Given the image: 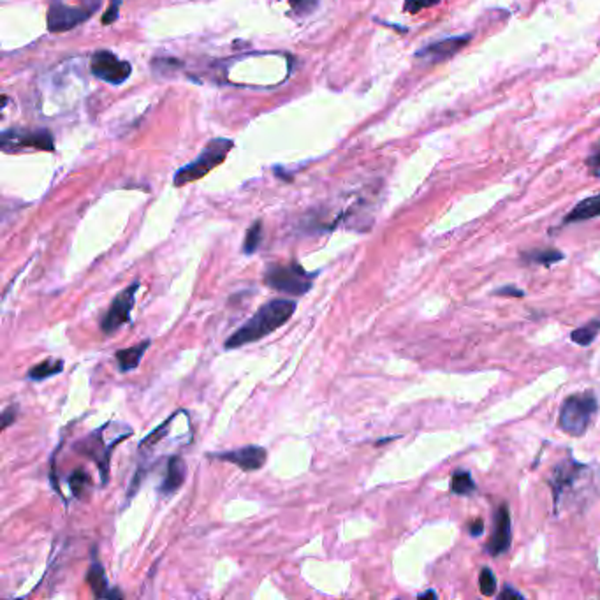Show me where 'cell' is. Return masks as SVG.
<instances>
[{
	"label": "cell",
	"mask_w": 600,
	"mask_h": 600,
	"mask_svg": "<svg viewBox=\"0 0 600 600\" xmlns=\"http://www.w3.org/2000/svg\"><path fill=\"white\" fill-rule=\"evenodd\" d=\"M523 257H525L528 263L546 264V266H549V264H555V263H558V261H562L563 254L556 249H542V250L539 249V250H534V252L525 254Z\"/></svg>",
	"instance_id": "cell-22"
},
{
	"label": "cell",
	"mask_w": 600,
	"mask_h": 600,
	"mask_svg": "<svg viewBox=\"0 0 600 600\" xmlns=\"http://www.w3.org/2000/svg\"><path fill=\"white\" fill-rule=\"evenodd\" d=\"M479 586H481V593L486 597L495 595V590H497V579L493 576V572L489 569H482L481 576H479Z\"/></svg>",
	"instance_id": "cell-25"
},
{
	"label": "cell",
	"mask_w": 600,
	"mask_h": 600,
	"mask_svg": "<svg viewBox=\"0 0 600 600\" xmlns=\"http://www.w3.org/2000/svg\"><path fill=\"white\" fill-rule=\"evenodd\" d=\"M511 514H509L507 505H500L497 514H495V528H493V535L488 544L489 555L498 556L504 551H507L509 546H511Z\"/></svg>",
	"instance_id": "cell-12"
},
{
	"label": "cell",
	"mask_w": 600,
	"mask_h": 600,
	"mask_svg": "<svg viewBox=\"0 0 600 600\" xmlns=\"http://www.w3.org/2000/svg\"><path fill=\"white\" fill-rule=\"evenodd\" d=\"M597 412V400L592 393H579L565 398L560 408L558 424L565 433L581 437L586 433L593 414Z\"/></svg>",
	"instance_id": "cell-5"
},
{
	"label": "cell",
	"mask_w": 600,
	"mask_h": 600,
	"mask_svg": "<svg viewBox=\"0 0 600 600\" xmlns=\"http://www.w3.org/2000/svg\"><path fill=\"white\" fill-rule=\"evenodd\" d=\"M482 532H484V523H482V519H475V521L470 523V534L474 535V537L482 535Z\"/></svg>",
	"instance_id": "cell-32"
},
{
	"label": "cell",
	"mask_w": 600,
	"mask_h": 600,
	"mask_svg": "<svg viewBox=\"0 0 600 600\" xmlns=\"http://www.w3.org/2000/svg\"><path fill=\"white\" fill-rule=\"evenodd\" d=\"M588 166H590V169L593 171V173H600V145L597 146L595 152L590 155Z\"/></svg>",
	"instance_id": "cell-30"
},
{
	"label": "cell",
	"mask_w": 600,
	"mask_h": 600,
	"mask_svg": "<svg viewBox=\"0 0 600 600\" xmlns=\"http://www.w3.org/2000/svg\"><path fill=\"white\" fill-rule=\"evenodd\" d=\"M500 599H523V595L516 592V590H512L511 586H505L500 592Z\"/></svg>",
	"instance_id": "cell-33"
},
{
	"label": "cell",
	"mask_w": 600,
	"mask_h": 600,
	"mask_svg": "<svg viewBox=\"0 0 600 600\" xmlns=\"http://www.w3.org/2000/svg\"><path fill=\"white\" fill-rule=\"evenodd\" d=\"M600 217V194L599 196H592L588 199L579 201L574 206V210L565 217L563 222L565 224H574V222H585V220L595 219Z\"/></svg>",
	"instance_id": "cell-17"
},
{
	"label": "cell",
	"mask_w": 600,
	"mask_h": 600,
	"mask_svg": "<svg viewBox=\"0 0 600 600\" xmlns=\"http://www.w3.org/2000/svg\"><path fill=\"white\" fill-rule=\"evenodd\" d=\"M150 347V340L141 341V344L134 345V347L122 348V351L116 352V363H118L120 371H132L139 367L141 360L146 354Z\"/></svg>",
	"instance_id": "cell-16"
},
{
	"label": "cell",
	"mask_w": 600,
	"mask_h": 600,
	"mask_svg": "<svg viewBox=\"0 0 600 600\" xmlns=\"http://www.w3.org/2000/svg\"><path fill=\"white\" fill-rule=\"evenodd\" d=\"M583 470H585V467H583L581 463H578V461L572 460V458H569V460H565L555 468L551 479L555 504H560V498H562L563 491L574 484L576 479L579 477V474H581Z\"/></svg>",
	"instance_id": "cell-13"
},
{
	"label": "cell",
	"mask_w": 600,
	"mask_h": 600,
	"mask_svg": "<svg viewBox=\"0 0 600 600\" xmlns=\"http://www.w3.org/2000/svg\"><path fill=\"white\" fill-rule=\"evenodd\" d=\"M120 6H122V0H111V4H109V9L106 13H104V16H102V23H104V25H109V23L116 22V18H118Z\"/></svg>",
	"instance_id": "cell-29"
},
{
	"label": "cell",
	"mask_w": 600,
	"mask_h": 600,
	"mask_svg": "<svg viewBox=\"0 0 600 600\" xmlns=\"http://www.w3.org/2000/svg\"><path fill=\"white\" fill-rule=\"evenodd\" d=\"M475 489V482L472 475L465 470L454 472L451 479V491L456 495H470Z\"/></svg>",
	"instance_id": "cell-23"
},
{
	"label": "cell",
	"mask_w": 600,
	"mask_h": 600,
	"mask_svg": "<svg viewBox=\"0 0 600 600\" xmlns=\"http://www.w3.org/2000/svg\"><path fill=\"white\" fill-rule=\"evenodd\" d=\"M139 282H134L132 286L125 287L120 291L115 298H113L109 310L104 315L102 323H100V330L104 334L116 333L123 324L130 323V315H132L134 303H136V294L139 291Z\"/></svg>",
	"instance_id": "cell-7"
},
{
	"label": "cell",
	"mask_w": 600,
	"mask_h": 600,
	"mask_svg": "<svg viewBox=\"0 0 600 600\" xmlns=\"http://www.w3.org/2000/svg\"><path fill=\"white\" fill-rule=\"evenodd\" d=\"M210 460L226 461V463L236 465L240 470L243 472H254L264 467L268 460V451L261 445H245V447L233 449V451H222V452H208Z\"/></svg>",
	"instance_id": "cell-9"
},
{
	"label": "cell",
	"mask_w": 600,
	"mask_h": 600,
	"mask_svg": "<svg viewBox=\"0 0 600 600\" xmlns=\"http://www.w3.org/2000/svg\"><path fill=\"white\" fill-rule=\"evenodd\" d=\"M18 412H20V408L16 403L9 405L8 408H4V412H2V430H6L9 424H13V422L18 419Z\"/></svg>",
	"instance_id": "cell-28"
},
{
	"label": "cell",
	"mask_w": 600,
	"mask_h": 600,
	"mask_svg": "<svg viewBox=\"0 0 600 600\" xmlns=\"http://www.w3.org/2000/svg\"><path fill=\"white\" fill-rule=\"evenodd\" d=\"M470 39V33L442 39V41L431 43V45H426L422 49H419V52L415 53V56L422 60H428V62H442V60L451 59V56H454L460 49H463Z\"/></svg>",
	"instance_id": "cell-11"
},
{
	"label": "cell",
	"mask_w": 600,
	"mask_h": 600,
	"mask_svg": "<svg viewBox=\"0 0 600 600\" xmlns=\"http://www.w3.org/2000/svg\"><path fill=\"white\" fill-rule=\"evenodd\" d=\"M90 69H92L93 76H97L102 82L109 83V85H122L130 76L132 67L129 62L120 60L115 53L100 49V52L93 53Z\"/></svg>",
	"instance_id": "cell-8"
},
{
	"label": "cell",
	"mask_w": 600,
	"mask_h": 600,
	"mask_svg": "<svg viewBox=\"0 0 600 600\" xmlns=\"http://www.w3.org/2000/svg\"><path fill=\"white\" fill-rule=\"evenodd\" d=\"M599 331H600V319H595V321H592V323L586 324V326L572 331L571 338H572V341H574V344L586 347V345H590L593 340H595L597 334H599Z\"/></svg>",
	"instance_id": "cell-21"
},
{
	"label": "cell",
	"mask_w": 600,
	"mask_h": 600,
	"mask_svg": "<svg viewBox=\"0 0 600 600\" xmlns=\"http://www.w3.org/2000/svg\"><path fill=\"white\" fill-rule=\"evenodd\" d=\"M63 371V361L60 357H48V360L41 361V363L33 364L29 371H26V378L36 382L46 380L49 377L62 374Z\"/></svg>",
	"instance_id": "cell-18"
},
{
	"label": "cell",
	"mask_w": 600,
	"mask_h": 600,
	"mask_svg": "<svg viewBox=\"0 0 600 600\" xmlns=\"http://www.w3.org/2000/svg\"><path fill=\"white\" fill-rule=\"evenodd\" d=\"M263 241V222L256 220V222L250 226V229L245 234L243 241V254L245 256H252L259 250V245Z\"/></svg>",
	"instance_id": "cell-20"
},
{
	"label": "cell",
	"mask_w": 600,
	"mask_h": 600,
	"mask_svg": "<svg viewBox=\"0 0 600 600\" xmlns=\"http://www.w3.org/2000/svg\"><path fill=\"white\" fill-rule=\"evenodd\" d=\"M187 477V465L180 456H171L167 461V472L164 477L162 484H160L159 491L164 497H169L173 493L178 491L182 484L185 482Z\"/></svg>",
	"instance_id": "cell-14"
},
{
	"label": "cell",
	"mask_w": 600,
	"mask_h": 600,
	"mask_svg": "<svg viewBox=\"0 0 600 600\" xmlns=\"http://www.w3.org/2000/svg\"><path fill=\"white\" fill-rule=\"evenodd\" d=\"M86 583H89V586L92 588L93 595L97 599H122L123 597L122 592L109 588L102 563L97 562V560H93L92 565H90L89 574H86Z\"/></svg>",
	"instance_id": "cell-15"
},
{
	"label": "cell",
	"mask_w": 600,
	"mask_h": 600,
	"mask_svg": "<svg viewBox=\"0 0 600 600\" xmlns=\"http://www.w3.org/2000/svg\"><path fill=\"white\" fill-rule=\"evenodd\" d=\"M495 294H498V296H518V298H521L525 293H523V291H519L518 287L507 286V287H500V289H497L495 291Z\"/></svg>",
	"instance_id": "cell-31"
},
{
	"label": "cell",
	"mask_w": 600,
	"mask_h": 600,
	"mask_svg": "<svg viewBox=\"0 0 600 600\" xmlns=\"http://www.w3.org/2000/svg\"><path fill=\"white\" fill-rule=\"evenodd\" d=\"M231 148H233V141L231 139L219 137V139L210 141V143L206 145V148L199 153V157H197L196 160H192L190 164H187V166L180 167V169L176 171L173 180L174 185L182 187V185H187V183L203 178L208 171H211L213 167H217L219 164H222L224 160H226L227 153L231 152Z\"/></svg>",
	"instance_id": "cell-4"
},
{
	"label": "cell",
	"mask_w": 600,
	"mask_h": 600,
	"mask_svg": "<svg viewBox=\"0 0 600 600\" xmlns=\"http://www.w3.org/2000/svg\"><path fill=\"white\" fill-rule=\"evenodd\" d=\"M178 414H180V412H174V414L169 415V419H166V421H164L159 428H155V430H153L152 433H150L148 437L145 438V440L141 442V444H139V451H146V449H150V447H152V445L159 444V442L162 440V438L167 435V428H169V424L174 421V417H176V415H178Z\"/></svg>",
	"instance_id": "cell-24"
},
{
	"label": "cell",
	"mask_w": 600,
	"mask_h": 600,
	"mask_svg": "<svg viewBox=\"0 0 600 600\" xmlns=\"http://www.w3.org/2000/svg\"><path fill=\"white\" fill-rule=\"evenodd\" d=\"M104 430H106V424H104L102 428H99V430L92 431L89 437L76 442L75 451L79 452L82 456H86V458H92L93 463H95L97 468L100 470L102 484H106L109 477V458H111L113 449L116 447L118 442L123 440V437L113 438L111 442L106 444V442H104Z\"/></svg>",
	"instance_id": "cell-6"
},
{
	"label": "cell",
	"mask_w": 600,
	"mask_h": 600,
	"mask_svg": "<svg viewBox=\"0 0 600 600\" xmlns=\"http://www.w3.org/2000/svg\"><path fill=\"white\" fill-rule=\"evenodd\" d=\"M317 273H308L298 261L271 263L264 271V284L289 296H305L314 286Z\"/></svg>",
	"instance_id": "cell-2"
},
{
	"label": "cell",
	"mask_w": 600,
	"mask_h": 600,
	"mask_svg": "<svg viewBox=\"0 0 600 600\" xmlns=\"http://www.w3.org/2000/svg\"><path fill=\"white\" fill-rule=\"evenodd\" d=\"M419 599H437V593L435 592H424L419 595Z\"/></svg>",
	"instance_id": "cell-34"
},
{
	"label": "cell",
	"mask_w": 600,
	"mask_h": 600,
	"mask_svg": "<svg viewBox=\"0 0 600 600\" xmlns=\"http://www.w3.org/2000/svg\"><path fill=\"white\" fill-rule=\"evenodd\" d=\"M2 148L6 152H15L20 148H38L52 152L55 148L53 136L46 129L41 130H4L2 134Z\"/></svg>",
	"instance_id": "cell-10"
},
{
	"label": "cell",
	"mask_w": 600,
	"mask_h": 600,
	"mask_svg": "<svg viewBox=\"0 0 600 600\" xmlns=\"http://www.w3.org/2000/svg\"><path fill=\"white\" fill-rule=\"evenodd\" d=\"M287 4L293 8V11H296L298 15H310L311 11L317 9V0H286Z\"/></svg>",
	"instance_id": "cell-26"
},
{
	"label": "cell",
	"mask_w": 600,
	"mask_h": 600,
	"mask_svg": "<svg viewBox=\"0 0 600 600\" xmlns=\"http://www.w3.org/2000/svg\"><path fill=\"white\" fill-rule=\"evenodd\" d=\"M99 6L100 0H52L48 11L49 32H66L82 25Z\"/></svg>",
	"instance_id": "cell-3"
},
{
	"label": "cell",
	"mask_w": 600,
	"mask_h": 600,
	"mask_svg": "<svg viewBox=\"0 0 600 600\" xmlns=\"http://www.w3.org/2000/svg\"><path fill=\"white\" fill-rule=\"evenodd\" d=\"M438 2H440V0H407V4H405V11L419 13L421 9L430 8V6L438 4Z\"/></svg>",
	"instance_id": "cell-27"
},
{
	"label": "cell",
	"mask_w": 600,
	"mask_h": 600,
	"mask_svg": "<svg viewBox=\"0 0 600 600\" xmlns=\"http://www.w3.org/2000/svg\"><path fill=\"white\" fill-rule=\"evenodd\" d=\"M294 311H296V301L286 300V298H277V300L261 305L259 310L224 341V348L234 351L252 341H259L261 338L268 337L278 328L289 323Z\"/></svg>",
	"instance_id": "cell-1"
},
{
	"label": "cell",
	"mask_w": 600,
	"mask_h": 600,
	"mask_svg": "<svg viewBox=\"0 0 600 600\" xmlns=\"http://www.w3.org/2000/svg\"><path fill=\"white\" fill-rule=\"evenodd\" d=\"M70 491L76 498H86L89 497L90 489H92V477L85 468H76L69 477Z\"/></svg>",
	"instance_id": "cell-19"
}]
</instances>
